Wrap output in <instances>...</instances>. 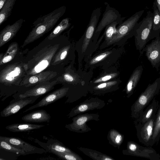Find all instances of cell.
I'll use <instances>...</instances> for the list:
<instances>
[{
	"instance_id": "836d02e7",
	"label": "cell",
	"mask_w": 160,
	"mask_h": 160,
	"mask_svg": "<svg viewBox=\"0 0 160 160\" xmlns=\"http://www.w3.org/2000/svg\"><path fill=\"white\" fill-rule=\"evenodd\" d=\"M70 44L67 45L62 48L54 56L51 64L55 65L60 63L66 58L71 49Z\"/></svg>"
},
{
	"instance_id": "4fadbf2b",
	"label": "cell",
	"mask_w": 160,
	"mask_h": 160,
	"mask_svg": "<svg viewBox=\"0 0 160 160\" xmlns=\"http://www.w3.org/2000/svg\"><path fill=\"white\" fill-rule=\"evenodd\" d=\"M99 115L94 114H85L78 115L72 119V122L66 125L65 127L69 130L77 132H84L89 131L86 122L91 120H97Z\"/></svg>"
},
{
	"instance_id": "7a4b0ae2",
	"label": "cell",
	"mask_w": 160,
	"mask_h": 160,
	"mask_svg": "<svg viewBox=\"0 0 160 160\" xmlns=\"http://www.w3.org/2000/svg\"><path fill=\"white\" fill-rule=\"evenodd\" d=\"M59 44L48 45L39 51L27 63H24L28 76L43 71L51 64Z\"/></svg>"
},
{
	"instance_id": "4316f807",
	"label": "cell",
	"mask_w": 160,
	"mask_h": 160,
	"mask_svg": "<svg viewBox=\"0 0 160 160\" xmlns=\"http://www.w3.org/2000/svg\"><path fill=\"white\" fill-rule=\"evenodd\" d=\"M159 106V101L154 98L145 110L136 119L135 122L144 123L155 118Z\"/></svg>"
},
{
	"instance_id": "d590c367",
	"label": "cell",
	"mask_w": 160,
	"mask_h": 160,
	"mask_svg": "<svg viewBox=\"0 0 160 160\" xmlns=\"http://www.w3.org/2000/svg\"><path fill=\"white\" fill-rule=\"evenodd\" d=\"M79 149L85 154L94 159L112 160L113 159L97 151L81 148Z\"/></svg>"
},
{
	"instance_id": "cb8c5ba5",
	"label": "cell",
	"mask_w": 160,
	"mask_h": 160,
	"mask_svg": "<svg viewBox=\"0 0 160 160\" xmlns=\"http://www.w3.org/2000/svg\"><path fill=\"white\" fill-rule=\"evenodd\" d=\"M121 81L119 78L91 86V91L96 94L104 93L117 90Z\"/></svg>"
},
{
	"instance_id": "d6986e66",
	"label": "cell",
	"mask_w": 160,
	"mask_h": 160,
	"mask_svg": "<svg viewBox=\"0 0 160 160\" xmlns=\"http://www.w3.org/2000/svg\"><path fill=\"white\" fill-rule=\"evenodd\" d=\"M69 89V88L68 87H64L56 90L44 97L36 104L26 109L23 112V113L36 108L46 106L64 97L66 95Z\"/></svg>"
},
{
	"instance_id": "5bb4252c",
	"label": "cell",
	"mask_w": 160,
	"mask_h": 160,
	"mask_svg": "<svg viewBox=\"0 0 160 160\" xmlns=\"http://www.w3.org/2000/svg\"><path fill=\"white\" fill-rule=\"evenodd\" d=\"M144 51L152 67L158 69L160 66V36L147 44L142 52Z\"/></svg>"
},
{
	"instance_id": "8d00e7d4",
	"label": "cell",
	"mask_w": 160,
	"mask_h": 160,
	"mask_svg": "<svg viewBox=\"0 0 160 160\" xmlns=\"http://www.w3.org/2000/svg\"><path fill=\"white\" fill-rule=\"evenodd\" d=\"M0 148L20 155H26L27 154L23 150L17 148L7 142L0 140Z\"/></svg>"
},
{
	"instance_id": "9a60e30c",
	"label": "cell",
	"mask_w": 160,
	"mask_h": 160,
	"mask_svg": "<svg viewBox=\"0 0 160 160\" xmlns=\"http://www.w3.org/2000/svg\"><path fill=\"white\" fill-rule=\"evenodd\" d=\"M39 97H31L11 101L0 113V116L6 117L18 112L26 106L33 103Z\"/></svg>"
},
{
	"instance_id": "e575fe53",
	"label": "cell",
	"mask_w": 160,
	"mask_h": 160,
	"mask_svg": "<svg viewBox=\"0 0 160 160\" xmlns=\"http://www.w3.org/2000/svg\"><path fill=\"white\" fill-rule=\"evenodd\" d=\"M160 139V105L157 112L155 120L152 143L153 146L157 144Z\"/></svg>"
},
{
	"instance_id": "44dd1931",
	"label": "cell",
	"mask_w": 160,
	"mask_h": 160,
	"mask_svg": "<svg viewBox=\"0 0 160 160\" xmlns=\"http://www.w3.org/2000/svg\"><path fill=\"white\" fill-rule=\"evenodd\" d=\"M104 102L100 100L93 98L82 103L79 105L73 108L68 114L69 118L73 117L78 114L95 108H101L104 106Z\"/></svg>"
},
{
	"instance_id": "ffe728a7",
	"label": "cell",
	"mask_w": 160,
	"mask_h": 160,
	"mask_svg": "<svg viewBox=\"0 0 160 160\" xmlns=\"http://www.w3.org/2000/svg\"><path fill=\"white\" fill-rule=\"evenodd\" d=\"M24 20L21 18L12 25L6 26L0 32V47H1L15 37L21 27Z\"/></svg>"
},
{
	"instance_id": "ac0fdd59",
	"label": "cell",
	"mask_w": 160,
	"mask_h": 160,
	"mask_svg": "<svg viewBox=\"0 0 160 160\" xmlns=\"http://www.w3.org/2000/svg\"><path fill=\"white\" fill-rule=\"evenodd\" d=\"M57 81H46L41 82L35 85L32 88L20 94L17 99H20L31 97H39L53 89L57 83Z\"/></svg>"
},
{
	"instance_id": "484cf974",
	"label": "cell",
	"mask_w": 160,
	"mask_h": 160,
	"mask_svg": "<svg viewBox=\"0 0 160 160\" xmlns=\"http://www.w3.org/2000/svg\"><path fill=\"white\" fill-rule=\"evenodd\" d=\"M143 68L142 65L137 67L133 71L126 86L125 91L128 98L133 93L134 90L139 81Z\"/></svg>"
},
{
	"instance_id": "f1b7e54d",
	"label": "cell",
	"mask_w": 160,
	"mask_h": 160,
	"mask_svg": "<svg viewBox=\"0 0 160 160\" xmlns=\"http://www.w3.org/2000/svg\"><path fill=\"white\" fill-rule=\"evenodd\" d=\"M44 125L31 123H15L8 125L5 128L12 132H26L38 129L45 126Z\"/></svg>"
},
{
	"instance_id": "f35d334b",
	"label": "cell",
	"mask_w": 160,
	"mask_h": 160,
	"mask_svg": "<svg viewBox=\"0 0 160 160\" xmlns=\"http://www.w3.org/2000/svg\"><path fill=\"white\" fill-rule=\"evenodd\" d=\"M52 153L62 159L67 160H81L82 159L79 156L74 153L53 152Z\"/></svg>"
},
{
	"instance_id": "603a6c76",
	"label": "cell",
	"mask_w": 160,
	"mask_h": 160,
	"mask_svg": "<svg viewBox=\"0 0 160 160\" xmlns=\"http://www.w3.org/2000/svg\"><path fill=\"white\" fill-rule=\"evenodd\" d=\"M104 70L97 78L89 82V86L118 78L120 73L115 67L113 66Z\"/></svg>"
},
{
	"instance_id": "2e32d148",
	"label": "cell",
	"mask_w": 160,
	"mask_h": 160,
	"mask_svg": "<svg viewBox=\"0 0 160 160\" xmlns=\"http://www.w3.org/2000/svg\"><path fill=\"white\" fill-rule=\"evenodd\" d=\"M0 140H3L13 146L24 150L27 154H42L46 151L33 146L18 138L0 136Z\"/></svg>"
},
{
	"instance_id": "52a82bcc",
	"label": "cell",
	"mask_w": 160,
	"mask_h": 160,
	"mask_svg": "<svg viewBox=\"0 0 160 160\" xmlns=\"http://www.w3.org/2000/svg\"><path fill=\"white\" fill-rule=\"evenodd\" d=\"M26 75L24 63L16 62L9 65L0 72V82L7 86L20 84Z\"/></svg>"
},
{
	"instance_id": "8fae6325",
	"label": "cell",
	"mask_w": 160,
	"mask_h": 160,
	"mask_svg": "<svg viewBox=\"0 0 160 160\" xmlns=\"http://www.w3.org/2000/svg\"><path fill=\"white\" fill-rule=\"evenodd\" d=\"M155 117L144 123L135 122L137 135L139 141L148 147L153 146L152 138Z\"/></svg>"
},
{
	"instance_id": "d4e9b609",
	"label": "cell",
	"mask_w": 160,
	"mask_h": 160,
	"mask_svg": "<svg viewBox=\"0 0 160 160\" xmlns=\"http://www.w3.org/2000/svg\"><path fill=\"white\" fill-rule=\"evenodd\" d=\"M51 118L50 114L44 110H39L27 114L22 118L23 121L28 122L49 123Z\"/></svg>"
},
{
	"instance_id": "30bf717a",
	"label": "cell",
	"mask_w": 160,
	"mask_h": 160,
	"mask_svg": "<svg viewBox=\"0 0 160 160\" xmlns=\"http://www.w3.org/2000/svg\"><path fill=\"white\" fill-rule=\"evenodd\" d=\"M90 72L81 70L75 71L68 68L56 80L58 82L69 84L75 85L80 84L84 85L86 82H89V79L91 78V74L89 75Z\"/></svg>"
},
{
	"instance_id": "5b68a950",
	"label": "cell",
	"mask_w": 160,
	"mask_h": 160,
	"mask_svg": "<svg viewBox=\"0 0 160 160\" xmlns=\"http://www.w3.org/2000/svg\"><path fill=\"white\" fill-rule=\"evenodd\" d=\"M160 91V78H159L148 85L132 104L131 108L132 118L136 119L138 118L144 108L155 98Z\"/></svg>"
},
{
	"instance_id": "4dcf8cb0",
	"label": "cell",
	"mask_w": 160,
	"mask_h": 160,
	"mask_svg": "<svg viewBox=\"0 0 160 160\" xmlns=\"http://www.w3.org/2000/svg\"><path fill=\"white\" fill-rule=\"evenodd\" d=\"M71 19L68 18L63 19L47 37V39L51 40L58 36L64 30L68 28L71 25Z\"/></svg>"
},
{
	"instance_id": "8992f818",
	"label": "cell",
	"mask_w": 160,
	"mask_h": 160,
	"mask_svg": "<svg viewBox=\"0 0 160 160\" xmlns=\"http://www.w3.org/2000/svg\"><path fill=\"white\" fill-rule=\"evenodd\" d=\"M101 14V9L98 8L94 9L91 14L89 23L83 35L80 38L81 46L78 51V61L79 68L82 66V60L89 48L98 26V23Z\"/></svg>"
},
{
	"instance_id": "83f0119b",
	"label": "cell",
	"mask_w": 160,
	"mask_h": 160,
	"mask_svg": "<svg viewBox=\"0 0 160 160\" xmlns=\"http://www.w3.org/2000/svg\"><path fill=\"white\" fill-rule=\"evenodd\" d=\"M125 18L123 17L122 19L116 20L106 26L102 35L104 41L99 46L100 50L103 49L105 46L112 39L116 32L117 26L121 23Z\"/></svg>"
},
{
	"instance_id": "7402d4cb",
	"label": "cell",
	"mask_w": 160,
	"mask_h": 160,
	"mask_svg": "<svg viewBox=\"0 0 160 160\" xmlns=\"http://www.w3.org/2000/svg\"><path fill=\"white\" fill-rule=\"evenodd\" d=\"M35 142L45 150L47 152H49L52 153L53 152H58L74 153L57 140L50 139L47 142H43L36 139Z\"/></svg>"
},
{
	"instance_id": "60d3db41",
	"label": "cell",
	"mask_w": 160,
	"mask_h": 160,
	"mask_svg": "<svg viewBox=\"0 0 160 160\" xmlns=\"http://www.w3.org/2000/svg\"><path fill=\"white\" fill-rule=\"evenodd\" d=\"M7 0H0V10L2 8Z\"/></svg>"
},
{
	"instance_id": "f546056e",
	"label": "cell",
	"mask_w": 160,
	"mask_h": 160,
	"mask_svg": "<svg viewBox=\"0 0 160 160\" xmlns=\"http://www.w3.org/2000/svg\"><path fill=\"white\" fill-rule=\"evenodd\" d=\"M152 7L153 10V23L150 40L160 36V13L154 2Z\"/></svg>"
},
{
	"instance_id": "1f68e13d",
	"label": "cell",
	"mask_w": 160,
	"mask_h": 160,
	"mask_svg": "<svg viewBox=\"0 0 160 160\" xmlns=\"http://www.w3.org/2000/svg\"><path fill=\"white\" fill-rule=\"evenodd\" d=\"M16 0H7L0 12V25L6 21L10 15Z\"/></svg>"
},
{
	"instance_id": "74e56055",
	"label": "cell",
	"mask_w": 160,
	"mask_h": 160,
	"mask_svg": "<svg viewBox=\"0 0 160 160\" xmlns=\"http://www.w3.org/2000/svg\"><path fill=\"white\" fill-rule=\"evenodd\" d=\"M108 136L109 140L113 145H120L123 141V136L115 130H111Z\"/></svg>"
},
{
	"instance_id": "6da1fadb",
	"label": "cell",
	"mask_w": 160,
	"mask_h": 160,
	"mask_svg": "<svg viewBox=\"0 0 160 160\" xmlns=\"http://www.w3.org/2000/svg\"><path fill=\"white\" fill-rule=\"evenodd\" d=\"M66 9L65 6H62L36 20L33 23V27L24 40L22 47L34 42L50 31L65 13Z\"/></svg>"
},
{
	"instance_id": "e0dca14e",
	"label": "cell",
	"mask_w": 160,
	"mask_h": 160,
	"mask_svg": "<svg viewBox=\"0 0 160 160\" xmlns=\"http://www.w3.org/2000/svg\"><path fill=\"white\" fill-rule=\"evenodd\" d=\"M57 75L56 72L51 71H42L34 75L25 76L21 82L20 86L28 87L39 83L48 81Z\"/></svg>"
},
{
	"instance_id": "7c38bea8",
	"label": "cell",
	"mask_w": 160,
	"mask_h": 160,
	"mask_svg": "<svg viewBox=\"0 0 160 160\" xmlns=\"http://www.w3.org/2000/svg\"><path fill=\"white\" fill-rule=\"evenodd\" d=\"M119 12L115 8L110 7L109 4L107 6L101 21L98 25L92 41L93 44H96L99 37L103 29L107 26L117 20L122 18Z\"/></svg>"
},
{
	"instance_id": "ab89813d",
	"label": "cell",
	"mask_w": 160,
	"mask_h": 160,
	"mask_svg": "<svg viewBox=\"0 0 160 160\" xmlns=\"http://www.w3.org/2000/svg\"><path fill=\"white\" fill-rule=\"evenodd\" d=\"M154 2L160 13V0H154Z\"/></svg>"
},
{
	"instance_id": "d6a6232c",
	"label": "cell",
	"mask_w": 160,
	"mask_h": 160,
	"mask_svg": "<svg viewBox=\"0 0 160 160\" xmlns=\"http://www.w3.org/2000/svg\"><path fill=\"white\" fill-rule=\"evenodd\" d=\"M18 45L16 42L12 43L2 58L0 59V65L6 63L12 60L18 52Z\"/></svg>"
},
{
	"instance_id": "9c48e42d",
	"label": "cell",
	"mask_w": 160,
	"mask_h": 160,
	"mask_svg": "<svg viewBox=\"0 0 160 160\" xmlns=\"http://www.w3.org/2000/svg\"><path fill=\"white\" fill-rule=\"evenodd\" d=\"M124 154L145 158L151 160H160V155L151 147L142 146L133 141L127 143Z\"/></svg>"
},
{
	"instance_id": "3957f363",
	"label": "cell",
	"mask_w": 160,
	"mask_h": 160,
	"mask_svg": "<svg viewBox=\"0 0 160 160\" xmlns=\"http://www.w3.org/2000/svg\"><path fill=\"white\" fill-rule=\"evenodd\" d=\"M144 12V10L137 12L119 24L117 26L116 33L104 49L111 46L121 47L128 39L134 36L139 24L138 21Z\"/></svg>"
},
{
	"instance_id": "277c9868",
	"label": "cell",
	"mask_w": 160,
	"mask_h": 160,
	"mask_svg": "<svg viewBox=\"0 0 160 160\" xmlns=\"http://www.w3.org/2000/svg\"><path fill=\"white\" fill-rule=\"evenodd\" d=\"M115 47L112 46L100 51L88 58L85 61V69L92 71L97 67H101L104 70L113 66L123 52L122 46H118L117 48Z\"/></svg>"
},
{
	"instance_id": "ba28073f",
	"label": "cell",
	"mask_w": 160,
	"mask_h": 160,
	"mask_svg": "<svg viewBox=\"0 0 160 160\" xmlns=\"http://www.w3.org/2000/svg\"><path fill=\"white\" fill-rule=\"evenodd\" d=\"M153 14L148 11L145 17L139 22L134 36L137 50L141 52L150 40L152 30Z\"/></svg>"
}]
</instances>
